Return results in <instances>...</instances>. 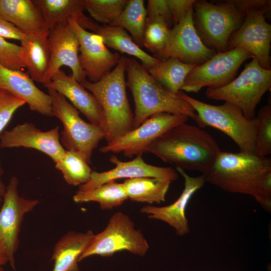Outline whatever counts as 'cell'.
I'll return each mask as SVG.
<instances>
[{"label":"cell","instance_id":"6da1fadb","mask_svg":"<svg viewBox=\"0 0 271 271\" xmlns=\"http://www.w3.org/2000/svg\"><path fill=\"white\" fill-rule=\"evenodd\" d=\"M206 182L229 193L249 195L271 212V160L254 153L221 151Z\"/></svg>","mask_w":271,"mask_h":271},{"label":"cell","instance_id":"7a4b0ae2","mask_svg":"<svg viewBox=\"0 0 271 271\" xmlns=\"http://www.w3.org/2000/svg\"><path fill=\"white\" fill-rule=\"evenodd\" d=\"M221 151L213 137L199 126L180 124L151 143L146 153L183 170L205 174Z\"/></svg>","mask_w":271,"mask_h":271},{"label":"cell","instance_id":"3957f363","mask_svg":"<svg viewBox=\"0 0 271 271\" xmlns=\"http://www.w3.org/2000/svg\"><path fill=\"white\" fill-rule=\"evenodd\" d=\"M126 86L134 102L133 128L151 115L161 112L184 115L195 120L196 113L191 104L156 81L144 66L133 58H126Z\"/></svg>","mask_w":271,"mask_h":271},{"label":"cell","instance_id":"277c9868","mask_svg":"<svg viewBox=\"0 0 271 271\" xmlns=\"http://www.w3.org/2000/svg\"><path fill=\"white\" fill-rule=\"evenodd\" d=\"M126 57L121 56L113 70L96 82L80 83L99 103L103 114L104 139L109 144L133 129L134 114L127 97Z\"/></svg>","mask_w":271,"mask_h":271},{"label":"cell","instance_id":"5b68a950","mask_svg":"<svg viewBox=\"0 0 271 271\" xmlns=\"http://www.w3.org/2000/svg\"><path fill=\"white\" fill-rule=\"evenodd\" d=\"M179 94L194 109L196 113L195 121L199 127L211 126L218 129L234 141L240 152L254 153L256 117L246 118L238 106L230 102L214 105L192 97L181 90Z\"/></svg>","mask_w":271,"mask_h":271},{"label":"cell","instance_id":"8992f818","mask_svg":"<svg viewBox=\"0 0 271 271\" xmlns=\"http://www.w3.org/2000/svg\"><path fill=\"white\" fill-rule=\"evenodd\" d=\"M193 9L195 27L203 42L217 52L227 51L230 37L241 26L246 14L232 0L217 4L195 1Z\"/></svg>","mask_w":271,"mask_h":271},{"label":"cell","instance_id":"52a82bcc","mask_svg":"<svg viewBox=\"0 0 271 271\" xmlns=\"http://www.w3.org/2000/svg\"><path fill=\"white\" fill-rule=\"evenodd\" d=\"M270 87L271 70L261 67L253 57L236 78L220 87L207 88L205 95L236 105L251 119L255 117V107Z\"/></svg>","mask_w":271,"mask_h":271},{"label":"cell","instance_id":"ba28073f","mask_svg":"<svg viewBox=\"0 0 271 271\" xmlns=\"http://www.w3.org/2000/svg\"><path fill=\"white\" fill-rule=\"evenodd\" d=\"M52 99L53 115L62 122L63 129L60 142L66 151L81 154L89 164L92 153L100 141L104 139V132L99 125L84 121L79 111L61 94L46 86Z\"/></svg>","mask_w":271,"mask_h":271},{"label":"cell","instance_id":"9c48e42d","mask_svg":"<svg viewBox=\"0 0 271 271\" xmlns=\"http://www.w3.org/2000/svg\"><path fill=\"white\" fill-rule=\"evenodd\" d=\"M149 249L141 230L136 229L129 217L119 211L111 216L102 231L92 235L79 261L94 255L109 257L121 250L143 256Z\"/></svg>","mask_w":271,"mask_h":271},{"label":"cell","instance_id":"30bf717a","mask_svg":"<svg viewBox=\"0 0 271 271\" xmlns=\"http://www.w3.org/2000/svg\"><path fill=\"white\" fill-rule=\"evenodd\" d=\"M253 57L250 52L240 48L217 52L207 61L192 69L181 91L196 93L205 87H222L234 79L243 62Z\"/></svg>","mask_w":271,"mask_h":271},{"label":"cell","instance_id":"8fae6325","mask_svg":"<svg viewBox=\"0 0 271 271\" xmlns=\"http://www.w3.org/2000/svg\"><path fill=\"white\" fill-rule=\"evenodd\" d=\"M216 53L207 46L199 36L194 25L192 7L171 29L165 46L154 57L159 60L175 58L184 63L197 66Z\"/></svg>","mask_w":271,"mask_h":271},{"label":"cell","instance_id":"7c38bea8","mask_svg":"<svg viewBox=\"0 0 271 271\" xmlns=\"http://www.w3.org/2000/svg\"><path fill=\"white\" fill-rule=\"evenodd\" d=\"M184 115L158 113L146 119L139 126L100 148L103 153H122L125 157L142 155L148 146L168 130L186 122Z\"/></svg>","mask_w":271,"mask_h":271},{"label":"cell","instance_id":"4fadbf2b","mask_svg":"<svg viewBox=\"0 0 271 271\" xmlns=\"http://www.w3.org/2000/svg\"><path fill=\"white\" fill-rule=\"evenodd\" d=\"M19 180L11 178L7 186L3 202L0 208V240L9 257V263L16 268L15 254L19 245V233L24 215L39 204L37 199H25L18 192Z\"/></svg>","mask_w":271,"mask_h":271},{"label":"cell","instance_id":"5bb4252c","mask_svg":"<svg viewBox=\"0 0 271 271\" xmlns=\"http://www.w3.org/2000/svg\"><path fill=\"white\" fill-rule=\"evenodd\" d=\"M68 21L79 40L80 67L88 80L96 82L111 71L121 56L118 53L109 51L101 36L86 31L74 19H69Z\"/></svg>","mask_w":271,"mask_h":271},{"label":"cell","instance_id":"9a60e30c","mask_svg":"<svg viewBox=\"0 0 271 271\" xmlns=\"http://www.w3.org/2000/svg\"><path fill=\"white\" fill-rule=\"evenodd\" d=\"M265 15L262 11L246 14L241 26L230 37L227 50L243 49L257 59L261 67L270 69L271 26L265 21Z\"/></svg>","mask_w":271,"mask_h":271},{"label":"cell","instance_id":"2e32d148","mask_svg":"<svg viewBox=\"0 0 271 271\" xmlns=\"http://www.w3.org/2000/svg\"><path fill=\"white\" fill-rule=\"evenodd\" d=\"M50 50V62L44 85L63 66L68 67L72 75L80 83L86 80L78 60L79 42L68 20L58 24L49 30L48 36Z\"/></svg>","mask_w":271,"mask_h":271},{"label":"cell","instance_id":"e0dca14e","mask_svg":"<svg viewBox=\"0 0 271 271\" xmlns=\"http://www.w3.org/2000/svg\"><path fill=\"white\" fill-rule=\"evenodd\" d=\"M59 130V126L43 131L32 123L19 124L0 134V148L34 149L46 154L56 163L66 152L60 142Z\"/></svg>","mask_w":271,"mask_h":271},{"label":"cell","instance_id":"ac0fdd59","mask_svg":"<svg viewBox=\"0 0 271 271\" xmlns=\"http://www.w3.org/2000/svg\"><path fill=\"white\" fill-rule=\"evenodd\" d=\"M110 161L115 165L113 169L102 172L93 171L89 180L80 185L78 191H86L109 181L123 178L153 177L172 182L178 178V172L175 169L149 164L145 162L142 155L137 156L133 160L127 162L121 161L115 156H112Z\"/></svg>","mask_w":271,"mask_h":271},{"label":"cell","instance_id":"d6986e66","mask_svg":"<svg viewBox=\"0 0 271 271\" xmlns=\"http://www.w3.org/2000/svg\"><path fill=\"white\" fill-rule=\"evenodd\" d=\"M176 171L184 179V188L179 198L169 205L158 207L148 205L143 207L140 211L148 214L149 218L167 223L175 229L178 236H182L190 231L186 215L187 205L193 194L206 182L203 174L197 177H191L180 168H176Z\"/></svg>","mask_w":271,"mask_h":271},{"label":"cell","instance_id":"ffe728a7","mask_svg":"<svg viewBox=\"0 0 271 271\" xmlns=\"http://www.w3.org/2000/svg\"><path fill=\"white\" fill-rule=\"evenodd\" d=\"M28 73L13 69L0 63V89L9 91L23 99L30 109L52 116V99L40 90Z\"/></svg>","mask_w":271,"mask_h":271},{"label":"cell","instance_id":"44dd1931","mask_svg":"<svg viewBox=\"0 0 271 271\" xmlns=\"http://www.w3.org/2000/svg\"><path fill=\"white\" fill-rule=\"evenodd\" d=\"M49 86L63 95L90 123L103 127L102 108L94 96L79 83L72 74L61 69L44 85Z\"/></svg>","mask_w":271,"mask_h":271},{"label":"cell","instance_id":"7402d4cb","mask_svg":"<svg viewBox=\"0 0 271 271\" xmlns=\"http://www.w3.org/2000/svg\"><path fill=\"white\" fill-rule=\"evenodd\" d=\"M49 31L24 34L21 42L19 58L34 81L45 83L50 62L48 40Z\"/></svg>","mask_w":271,"mask_h":271},{"label":"cell","instance_id":"603a6c76","mask_svg":"<svg viewBox=\"0 0 271 271\" xmlns=\"http://www.w3.org/2000/svg\"><path fill=\"white\" fill-rule=\"evenodd\" d=\"M48 31L58 24L74 19L84 29L95 32L99 25L84 14L85 0H35Z\"/></svg>","mask_w":271,"mask_h":271},{"label":"cell","instance_id":"cb8c5ba5","mask_svg":"<svg viewBox=\"0 0 271 271\" xmlns=\"http://www.w3.org/2000/svg\"><path fill=\"white\" fill-rule=\"evenodd\" d=\"M93 233L70 231L55 244L50 261H54L52 271H79V258L87 246Z\"/></svg>","mask_w":271,"mask_h":271},{"label":"cell","instance_id":"d4e9b609","mask_svg":"<svg viewBox=\"0 0 271 271\" xmlns=\"http://www.w3.org/2000/svg\"><path fill=\"white\" fill-rule=\"evenodd\" d=\"M0 16L24 34L48 30L40 11L32 0H0Z\"/></svg>","mask_w":271,"mask_h":271},{"label":"cell","instance_id":"484cf974","mask_svg":"<svg viewBox=\"0 0 271 271\" xmlns=\"http://www.w3.org/2000/svg\"><path fill=\"white\" fill-rule=\"evenodd\" d=\"M95 33L101 36L106 47L139 59L146 69L159 60L151 56L141 48L123 28L108 25L99 26Z\"/></svg>","mask_w":271,"mask_h":271},{"label":"cell","instance_id":"4316f807","mask_svg":"<svg viewBox=\"0 0 271 271\" xmlns=\"http://www.w3.org/2000/svg\"><path fill=\"white\" fill-rule=\"evenodd\" d=\"M171 183L164 179L140 177L126 179L123 184L128 199L152 204L165 201Z\"/></svg>","mask_w":271,"mask_h":271},{"label":"cell","instance_id":"83f0119b","mask_svg":"<svg viewBox=\"0 0 271 271\" xmlns=\"http://www.w3.org/2000/svg\"><path fill=\"white\" fill-rule=\"evenodd\" d=\"M184 63L175 58L159 60L153 66L146 69L159 83L174 93L181 90L186 77L195 66Z\"/></svg>","mask_w":271,"mask_h":271},{"label":"cell","instance_id":"f1b7e54d","mask_svg":"<svg viewBox=\"0 0 271 271\" xmlns=\"http://www.w3.org/2000/svg\"><path fill=\"white\" fill-rule=\"evenodd\" d=\"M127 195L123 183L111 181L86 191H77L73 197L77 203L96 202L101 209H111L121 205Z\"/></svg>","mask_w":271,"mask_h":271},{"label":"cell","instance_id":"f546056e","mask_svg":"<svg viewBox=\"0 0 271 271\" xmlns=\"http://www.w3.org/2000/svg\"><path fill=\"white\" fill-rule=\"evenodd\" d=\"M147 11L143 0H128L119 16L109 26H117L127 30L133 41L143 46Z\"/></svg>","mask_w":271,"mask_h":271},{"label":"cell","instance_id":"4dcf8cb0","mask_svg":"<svg viewBox=\"0 0 271 271\" xmlns=\"http://www.w3.org/2000/svg\"><path fill=\"white\" fill-rule=\"evenodd\" d=\"M55 168L61 171L66 182L73 186L86 183L93 171L81 154L66 150L63 157L55 163Z\"/></svg>","mask_w":271,"mask_h":271},{"label":"cell","instance_id":"1f68e13d","mask_svg":"<svg viewBox=\"0 0 271 271\" xmlns=\"http://www.w3.org/2000/svg\"><path fill=\"white\" fill-rule=\"evenodd\" d=\"M170 30V27L163 18L147 17L143 45L154 55L159 52L167 42Z\"/></svg>","mask_w":271,"mask_h":271},{"label":"cell","instance_id":"d6a6232c","mask_svg":"<svg viewBox=\"0 0 271 271\" xmlns=\"http://www.w3.org/2000/svg\"><path fill=\"white\" fill-rule=\"evenodd\" d=\"M128 0H85V10L96 21L110 25L121 14Z\"/></svg>","mask_w":271,"mask_h":271},{"label":"cell","instance_id":"836d02e7","mask_svg":"<svg viewBox=\"0 0 271 271\" xmlns=\"http://www.w3.org/2000/svg\"><path fill=\"white\" fill-rule=\"evenodd\" d=\"M254 154L267 157L271 154V106L265 105L259 110L257 116Z\"/></svg>","mask_w":271,"mask_h":271},{"label":"cell","instance_id":"e575fe53","mask_svg":"<svg viewBox=\"0 0 271 271\" xmlns=\"http://www.w3.org/2000/svg\"><path fill=\"white\" fill-rule=\"evenodd\" d=\"M26 102L8 91L0 89V132L8 124L15 112Z\"/></svg>","mask_w":271,"mask_h":271},{"label":"cell","instance_id":"d590c367","mask_svg":"<svg viewBox=\"0 0 271 271\" xmlns=\"http://www.w3.org/2000/svg\"><path fill=\"white\" fill-rule=\"evenodd\" d=\"M20 49V46L0 37V63L13 69L22 70L25 67L19 58Z\"/></svg>","mask_w":271,"mask_h":271},{"label":"cell","instance_id":"8d00e7d4","mask_svg":"<svg viewBox=\"0 0 271 271\" xmlns=\"http://www.w3.org/2000/svg\"><path fill=\"white\" fill-rule=\"evenodd\" d=\"M146 11L147 17H161L170 28L173 24L168 0H149Z\"/></svg>","mask_w":271,"mask_h":271},{"label":"cell","instance_id":"74e56055","mask_svg":"<svg viewBox=\"0 0 271 271\" xmlns=\"http://www.w3.org/2000/svg\"><path fill=\"white\" fill-rule=\"evenodd\" d=\"M232 1L238 9L245 14L255 11H262L267 14L270 11L271 1L270 0Z\"/></svg>","mask_w":271,"mask_h":271},{"label":"cell","instance_id":"f35d334b","mask_svg":"<svg viewBox=\"0 0 271 271\" xmlns=\"http://www.w3.org/2000/svg\"><path fill=\"white\" fill-rule=\"evenodd\" d=\"M173 24L175 25L193 7L195 0H168Z\"/></svg>","mask_w":271,"mask_h":271},{"label":"cell","instance_id":"ab89813d","mask_svg":"<svg viewBox=\"0 0 271 271\" xmlns=\"http://www.w3.org/2000/svg\"><path fill=\"white\" fill-rule=\"evenodd\" d=\"M24 33L0 16V37L21 41Z\"/></svg>","mask_w":271,"mask_h":271},{"label":"cell","instance_id":"60d3db41","mask_svg":"<svg viewBox=\"0 0 271 271\" xmlns=\"http://www.w3.org/2000/svg\"><path fill=\"white\" fill-rule=\"evenodd\" d=\"M9 262V257L3 242L0 240V271H5L4 266Z\"/></svg>","mask_w":271,"mask_h":271},{"label":"cell","instance_id":"b9f144b4","mask_svg":"<svg viewBox=\"0 0 271 271\" xmlns=\"http://www.w3.org/2000/svg\"><path fill=\"white\" fill-rule=\"evenodd\" d=\"M4 173V171L2 166L1 159H0V208L2 205L4 197L7 189V186L5 185L2 179Z\"/></svg>","mask_w":271,"mask_h":271}]
</instances>
